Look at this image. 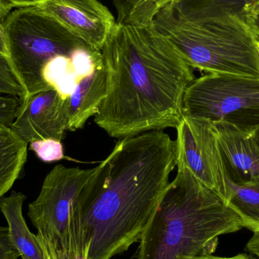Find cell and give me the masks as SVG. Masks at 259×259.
Here are the masks:
<instances>
[{"instance_id":"6da1fadb","label":"cell","mask_w":259,"mask_h":259,"mask_svg":"<svg viewBox=\"0 0 259 259\" xmlns=\"http://www.w3.org/2000/svg\"><path fill=\"white\" fill-rule=\"evenodd\" d=\"M176 167V143L161 131L121 139L80 191L85 259H112L139 243Z\"/></svg>"},{"instance_id":"7a4b0ae2","label":"cell","mask_w":259,"mask_h":259,"mask_svg":"<svg viewBox=\"0 0 259 259\" xmlns=\"http://www.w3.org/2000/svg\"><path fill=\"white\" fill-rule=\"evenodd\" d=\"M106 97L95 123L113 138L176 128L193 68L153 22L115 24L102 49Z\"/></svg>"},{"instance_id":"3957f363","label":"cell","mask_w":259,"mask_h":259,"mask_svg":"<svg viewBox=\"0 0 259 259\" xmlns=\"http://www.w3.org/2000/svg\"><path fill=\"white\" fill-rule=\"evenodd\" d=\"M153 23L192 68L259 79V36L239 5L181 0L160 11Z\"/></svg>"},{"instance_id":"277c9868","label":"cell","mask_w":259,"mask_h":259,"mask_svg":"<svg viewBox=\"0 0 259 259\" xmlns=\"http://www.w3.org/2000/svg\"><path fill=\"white\" fill-rule=\"evenodd\" d=\"M140 239L137 259H192L216 250L222 236L249 226L182 164Z\"/></svg>"},{"instance_id":"5b68a950","label":"cell","mask_w":259,"mask_h":259,"mask_svg":"<svg viewBox=\"0 0 259 259\" xmlns=\"http://www.w3.org/2000/svg\"><path fill=\"white\" fill-rule=\"evenodd\" d=\"M3 23L9 65L25 92L21 103L34 94L53 90L42 75L44 65L52 58L88 45L36 7L12 11Z\"/></svg>"},{"instance_id":"8992f818","label":"cell","mask_w":259,"mask_h":259,"mask_svg":"<svg viewBox=\"0 0 259 259\" xmlns=\"http://www.w3.org/2000/svg\"><path fill=\"white\" fill-rule=\"evenodd\" d=\"M183 112L255 132L259 129V79L217 74L195 79L184 94Z\"/></svg>"},{"instance_id":"52a82bcc","label":"cell","mask_w":259,"mask_h":259,"mask_svg":"<svg viewBox=\"0 0 259 259\" xmlns=\"http://www.w3.org/2000/svg\"><path fill=\"white\" fill-rule=\"evenodd\" d=\"M95 170L58 164L49 172L37 197L28 205L27 215L37 233L58 244L66 240L73 205Z\"/></svg>"},{"instance_id":"ba28073f","label":"cell","mask_w":259,"mask_h":259,"mask_svg":"<svg viewBox=\"0 0 259 259\" xmlns=\"http://www.w3.org/2000/svg\"><path fill=\"white\" fill-rule=\"evenodd\" d=\"M176 130V165L187 167L225 200L228 178L213 123L184 115Z\"/></svg>"},{"instance_id":"9c48e42d","label":"cell","mask_w":259,"mask_h":259,"mask_svg":"<svg viewBox=\"0 0 259 259\" xmlns=\"http://www.w3.org/2000/svg\"><path fill=\"white\" fill-rule=\"evenodd\" d=\"M36 8L100 51L116 24L113 14L99 0H47Z\"/></svg>"},{"instance_id":"30bf717a","label":"cell","mask_w":259,"mask_h":259,"mask_svg":"<svg viewBox=\"0 0 259 259\" xmlns=\"http://www.w3.org/2000/svg\"><path fill=\"white\" fill-rule=\"evenodd\" d=\"M11 128L27 143L44 139L62 141L68 131L65 100L55 90L31 96L20 104Z\"/></svg>"},{"instance_id":"8fae6325","label":"cell","mask_w":259,"mask_h":259,"mask_svg":"<svg viewBox=\"0 0 259 259\" xmlns=\"http://www.w3.org/2000/svg\"><path fill=\"white\" fill-rule=\"evenodd\" d=\"M227 178L236 184L259 181V143L255 132L225 122H212Z\"/></svg>"},{"instance_id":"7c38bea8","label":"cell","mask_w":259,"mask_h":259,"mask_svg":"<svg viewBox=\"0 0 259 259\" xmlns=\"http://www.w3.org/2000/svg\"><path fill=\"white\" fill-rule=\"evenodd\" d=\"M106 75L104 64L83 79L65 100L68 131L83 128L88 120L98 113L106 97Z\"/></svg>"},{"instance_id":"4fadbf2b","label":"cell","mask_w":259,"mask_h":259,"mask_svg":"<svg viewBox=\"0 0 259 259\" xmlns=\"http://www.w3.org/2000/svg\"><path fill=\"white\" fill-rule=\"evenodd\" d=\"M25 195L12 192L10 196L0 199V211L8 224L9 235L21 259H44L42 250L33 234L27 227L23 214Z\"/></svg>"},{"instance_id":"5bb4252c","label":"cell","mask_w":259,"mask_h":259,"mask_svg":"<svg viewBox=\"0 0 259 259\" xmlns=\"http://www.w3.org/2000/svg\"><path fill=\"white\" fill-rule=\"evenodd\" d=\"M27 145L13 129L0 124V199L19 178L27 161Z\"/></svg>"},{"instance_id":"9a60e30c","label":"cell","mask_w":259,"mask_h":259,"mask_svg":"<svg viewBox=\"0 0 259 259\" xmlns=\"http://www.w3.org/2000/svg\"><path fill=\"white\" fill-rule=\"evenodd\" d=\"M44 259H85V240L81 216L75 203L73 205L67 228L66 240L55 243L42 234H36Z\"/></svg>"},{"instance_id":"2e32d148","label":"cell","mask_w":259,"mask_h":259,"mask_svg":"<svg viewBox=\"0 0 259 259\" xmlns=\"http://www.w3.org/2000/svg\"><path fill=\"white\" fill-rule=\"evenodd\" d=\"M226 202L249 225V231L259 233V181L236 184L228 179Z\"/></svg>"},{"instance_id":"e0dca14e","label":"cell","mask_w":259,"mask_h":259,"mask_svg":"<svg viewBox=\"0 0 259 259\" xmlns=\"http://www.w3.org/2000/svg\"><path fill=\"white\" fill-rule=\"evenodd\" d=\"M179 1L181 0H140L125 20L140 24L153 22L154 18L160 11Z\"/></svg>"},{"instance_id":"ac0fdd59","label":"cell","mask_w":259,"mask_h":259,"mask_svg":"<svg viewBox=\"0 0 259 259\" xmlns=\"http://www.w3.org/2000/svg\"><path fill=\"white\" fill-rule=\"evenodd\" d=\"M0 94L18 97L22 102L25 92L6 58L0 55Z\"/></svg>"},{"instance_id":"d6986e66","label":"cell","mask_w":259,"mask_h":259,"mask_svg":"<svg viewBox=\"0 0 259 259\" xmlns=\"http://www.w3.org/2000/svg\"><path fill=\"white\" fill-rule=\"evenodd\" d=\"M30 149L44 162H54L65 158L62 141L54 139L32 142L30 143Z\"/></svg>"},{"instance_id":"ffe728a7","label":"cell","mask_w":259,"mask_h":259,"mask_svg":"<svg viewBox=\"0 0 259 259\" xmlns=\"http://www.w3.org/2000/svg\"><path fill=\"white\" fill-rule=\"evenodd\" d=\"M20 99L13 96L0 94V124L12 127L19 109Z\"/></svg>"},{"instance_id":"44dd1931","label":"cell","mask_w":259,"mask_h":259,"mask_svg":"<svg viewBox=\"0 0 259 259\" xmlns=\"http://www.w3.org/2000/svg\"><path fill=\"white\" fill-rule=\"evenodd\" d=\"M21 255L14 246L8 227L0 226V259H20Z\"/></svg>"},{"instance_id":"7402d4cb","label":"cell","mask_w":259,"mask_h":259,"mask_svg":"<svg viewBox=\"0 0 259 259\" xmlns=\"http://www.w3.org/2000/svg\"><path fill=\"white\" fill-rule=\"evenodd\" d=\"M140 1V0H113L114 6L118 13L117 22L124 21Z\"/></svg>"},{"instance_id":"603a6c76","label":"cell","mask_w":259,"mask_h":259,"mask_svg":"<svg viewBox=\"0 0 259 259\" xmlns=\"http://www.w3.org/2000/svg\"><path fill=\"white\" fill-rule=\"evenodd\" d=\"M9 7L21 9V8L36 7L45 3L47 0H2Z\"/></svg>"},{"instance_id":"cb8c5ba5","label":"cell","mask_w":259,"mask_h":259,"mask_svg":"<svg viewBox=\"0 0 259 259\" xmlns=\"http://www.w3.org/2000/svg\"><path fill=\"white\" fill-rule=\"evenodd\" d=\"M0 55L6 58L9 64L10 55H9V47H8L7 36L1 20H0Z\"/></svg>"},{"instance_id":"d4e9b609","label":"cell","mask_w":259,"mask_h":259,"mask_svg":"<svg viewBox=\"0 0 259 259\" xmlns=\"http://www.w3.org/2000/svg\"><path fill=\"white\" fill-rule=\"evenodd\" d=\"M243 13L248 19L259 15V0L243 6Z\"/></svg>"},{"instance_id":"484cf974","label":"cell","mask_w":259,"mask_h":259,"mask_svg":"<svg viewBox=\"0 0 259 259\" xmlns=\"http://www.w3.org/2000/svg\"><path fill=\"white\" fill-rule=\"evenodd\" d=\"M246 249L250 253L255 255L257 259H259V233L254 234L252 238L248 242Z\"/></svg>"},{"instance_id":"4316f807","label":"cell","mask_w":259,"mask_h":259,"mask_svg":"<svg viewBox=\"0 0 259 259\" xmlns=\"http://www.w3.org/2000/svg\"><path fill=\"white\" fill-rule=\"evenodd\" d=\"M192 259H257V258H254L253 257L250 256V255H246V254H238V255H234V256H231V257L215 256V255H213L212 254H210V255H199V256L194 257V258H193Z\"/></svg>"},{"instance_id":"83f0119b","label":"cell","mask_w":259,"mask_h":259,"mask_svg":"<svg viewBox=\"0 0 259 259\" xmlns=\"http://www.w3.org/2000/svg\"><path fill=\"white\" fill-rule=\"evenodd\" d=\"M12 9V8L9 7L6 3L0 0V20L2 21H4L5 18L10 13Z\"/></svg>"},{"instance_id":"f1b7e54d","label":"cell","mask_w":259,"mask_h":259,"mask_svg":"<svg viewBox=\"0 0 259 259\" xmlns=\"http://www.w3.org/2000/svg\"><path fill=\"white\" fill-rule=\"evenodd\" d=\"M248 21L250 23L255 34L259 36V15L253 17V18H249V19H248Z\"/></svg>"},{"instance_id":"f546056e","label":"cell","mask_w":259,"mask_h":259,"mask_svg":"<svg viewBox=\"0 0 259 259\" xmlns=\"http://www.w3.org/2000/svg\"><path fill=\"white\" fill-rule=\"evenodd\" d=\"M255 136H256L257 140H258L259 143V129L255 131Z\"/></svg>"},{"instance_id":"4dcf8cb0","label":"cell","mask_w":259,"mask_h":259,"mask_svg":"<svg viewBox=\"0 0 259 259\" xmlns=\"http://www.w3.org/2000/svg\"><path fill=\"white\" fill-rule=\"evenodd\" d=\"M257 50H258V57H259V39H258V41H257Z\"/></svg>"}]
</instances>
